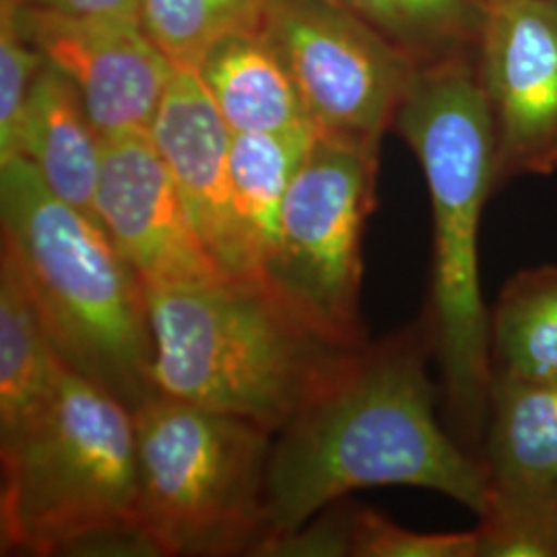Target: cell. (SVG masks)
I'll return each mask as SVG.
<instances>
[{"label": "cell", "instance_id": "obj_1", "mask_svg": "<svg viewBox=\"0 0 557 557\" xmlns=\"http://www.w3.org/2000/svg\"><path fill=\"white\" fill-rule=\"evenodd\" d=\"M430 359L423 329L370 341L333 388L278 430L267 471L271 535L380 485L432 490L481 515L485 469L442 428Z\"/></svg>", "mask_w": 557, "mask_h": 557}, {"label": "cell", "instance_id": "obj_2", "mask_svg": "<svg viewBox=\"0 0 557 557\" xmlns=\"http://www.w3.org/2000/svg\"><path fill=\"white\" fill-rule=\"evenodd\" d=\"M475 54L418 66L393 128L416 153L432 200V278L421 329L438 363L450 423L479 457L492 386L479 225L498 178Z\"/></svg>", "mask_w": 557, "mask_h": 557}, {"label": "cell", "instance_id": "obj_3", "mask_svg": "<svg viewBox=\"0 0 557 557\" xmlns=\"http://www.w3.org/2000/svg\"><path fill=\"white\" fill-rule=\"evenodd\" d=\"M158 395L250 419L277 434L333 388L370 343L304 317L262 278L147 289Z\"/></svg>", "mask_w": 557, "mask_h": 557}, {"label": "cell", "instance_id": "obj_4", "mask_svg": "<svg viewBox=\"0 0 557 557\" xmlns=\"http://www.w3.org/2000/svg\"><path fill=\"white\" fill-rule=\"evenodd\" d=\"M0 227L62 363L133 411L156 397L147 289L100 221L15 156L0 163Z\"/></svg>", "mask_w": 557, "mask_h": 557}, {"label": "cell", "instance_id": "obj_5", "mask_svg": "<svg viewBox=\"0 0 557 557\" xmlns=\"http://www.w3.org/2000/svg\"><path fill=\"white\" fill-rule=\"evenodd\" d=\"M2 556H64L139 517L135 411L64 366L52 400L0 442Z\"/></svg>", "mask_w": 557, "mask_h": 557}, {"label": "cell", "instance_id": "obj_6", "mask_svg": "<svg viewBox=\"0 0 557 557\" xmlns=\"http://www.w3.org/2000/svg\"><path fill=\"white\" fill-rule=\"evenodd\" d=\"M139 517L165 556H255L271 535L275 434L250 419L156 397L135 409Z\"/></svg>", "mask_w": 557, "mask_h": 557}, {"label": "cell", "instance_id": "obj_7", "mask_svg": "<svg viewBox=\"0 0 557 557\" xmlns=\"http://www.w3.org/2000/svg\"><path fill=\"white\" fill-rule=\"evenodd\" d=\"M376 174L379 149L319 133L283 200L277 248L262 277L304 317L349 343L370 341L359 292Z\"/></svg>", "mask_w": 557, "mask_h": 557}, {"label": "cell", "instance_id": "obj_8", "mask_svg": "<svg viewBox=\"0 0 557 557\" xmlns=\"http://www.w3.org/2000/svg\"><path fill=\"white\" fill-rule=\"evenodd\" d=\"M260 29L320 135L379 149L418 64L329 0H275Z\"/></svg>", "mask_w": 557, "mask_h": 557}, {"label": "cell", "instance_id": "obj_9", "mask_svg": "<svg viewBox=\"0 0 557 557\" xmlns=\"http://www.w3.org/2000/svg\"><path fill=\"white\" fill-rule=\"evenodd\" d=\"M478 75L496 135V178L557 170V0L487 7Z\"/></svg>", "mask_w": 557, "mask_h": 557}, {"label": "cell", "instance_id": "obj_10", "mask_svg": "<svg viewBox=\"0 0 557 557\" xmlns=\"http://www.w3.org/2000/svg\"><path fill=\"white\" fill-rule=\"evenodd\" d=\"M20 23L44 62L75 85L101 139L151 131L176 64L143 21L60 15L20 0Z\"/></svg>", "mask_w": 557, "mask_h": 557}, {"label": "cell", "instance_id": "obj_11", "mask_svg": "<svg viewBox=\"0 0 557 557\" xmlns=\"http://www.w3.org/2000/svg\"><path fill=\"white\" fill-rule=\"evenodd\" d=\"M96 220L145 289L225 275L202 246L174 176L149 133L101 139Z\"/></svg>", "mask_w": 557, "mask_h": 557}, {"label": "cell", "instance_id": "obj_12", "mask_svg": "<svg viewBox=\"0 0 557 557\" xmlns=\"http://www.w3.org/2000/svg\"><path fill=\"white\" fill-rule=\"evenodd\" d=\"M149 135L168 163L186 213L211 259L225 275L262 278L232 200L230 147L234 133L209 96L197 64L174 66Z\"/></svg>", "mask_w": 557, "mask_h": 557}, {"label": "cell", "instance_id": "obj_13", "mask_svg": "<svg viewBox=\"0 0 557 557\" xmlns=\"http://www.w3.org/2000/svg\"><path fill=\"white\" fill-rule=\"evenodd\" d=\"M479 460L487 492L557 498V379L492 380Z\"/></svg>", "mask_w": 557, "mask_h": 557}, {"label": "cell", "instance_id": "obj_14", "mask_svg": "<svg viewBox=\"0 0 557 557\" xmlns=\"http://www.w3.org/2000/svg\"><path fill=\"white\" fill-rule=\"evenodd\" d=\"M17 156L57 197L96 220L101 135L75 85L46 62L23 110Z\"/></svg>", "mask_w": 557, "mask_h": 557}, {"label": "cell", "instance_id": "obj_15", "mask_svg": "<svg viewBox=\"0 0 557 557\" xmlns=\"http://www.w3.org/2000/svg\"><path fill=\"white\" fill-rule=\"evenodd\" d=\"M197 69L232 133H275L312 122L287 64L260 27L223 36Z\"/></svg>", "mask_w": 557, "mask_h": 557}, {"label": "cell", "instance_id": "obj_16", "mask_svg": "<svg viewBox=\"0 0 557 557\" xmlns=\"http://www.w3.org/2000/svg\"><path fill=\"white\" fill-rule=\"evenodd\" d=\"M64 363L9 252H0V442L52 400Z\"/></svg>", "mask_w": 557, "mask_h": 557}, {"label": "cell", "instance_id": "obj_17", "mask_svg": "<svg viewBox=\"0 0 557 557\" xmlns=\"http://www.w3.org/2000/svg\"><path fill=\"white\" fill-rule=\"evenodd\" d=\"M319 137L312 122L275 133H234L230 184L239 227L259 262L260 277L278 242L281 209L292 180Z\"/></svg>", "mask_w": 557, "mask_h": 557}, {"label": "cell", "instance_id": "obj_18", "mask_svg": "<svg viewBox=\"0 0 557 557\" xmlns=\"http://www.w3.org/2000/svg\"><path fill=\"white\" fill-rule=\"evenodd\" d=\"M492 380L557 379V264L522 269L490 308Z\"/></svg>", "mask_w": 557, "mask_h": 557}, {"label": "cell", "instance_id": "obj_19", "mask_svg": "<svg viewBox=\"0 0 557 557\" xmlns=\"http://www.w3.org/2000/svg\"><path fill=\"white\" fill-rule=\"evenodd\" d=\"M370 25L418 66L478 52L481 0H329Z\"/></svg>", "mask_w": 557, "mask_h": 557}, {"label": "cell", "instance_id": "obj_20", "mask_svg": "<svg viewBox=\"0 0 557 557\" xmlns=\"http://www.w3.org/2000/svg\"><path fill=\"white\" fill-rule=\"evenodd\" d=\"M275 0H139L140 21L174 64H197L223 36L260 27Z\"/></svg>", "mask_w": 557, "mask_h": 557}, {"label": "cell", "instance_id": "obj_21", "mask_svg": "<svg viewBox=\"0 0 557 557\" xmlns=\"http://www.w3.org/2000/svg\"><path fill=\"white\" fill-rule=\"evenodd\" d=\"M478 557H557V499L487 492Z\"/></svg>", "mask_w": 557, "mask_h": 557}, {"label": "cell", "instance_id": "obj_22", "mask_svg": "<svg viewBox=\"0 0 557 557\" xmlns=\"http://www.w3.org/2000/svg\"><path fill=\"white\" fill-rule=\"evenodd\" d=\"M44 66L20 23V0L0 2V163L17 156L21 119Z\"/></svg>", "mask_w": 557, "mask_h": 557}, {"label": "cell", "instance_id": "obj_23", "mask_svg": "<svg viewBox=\"0 0 557 557\" xmlns=\"http://www.w3.org/2000/svg\"><path fill=\"white\" fill-rule=\"evenodd\" d=\"M356 557H478V533H419L374 510L356 508Z\"/></svg>", "mask_w": 557, "mask_h": 557}, {"label": "cell", "instance_id": "obj_24", "mask_svg": "<svg viewBox=\"0 0 557 557\" xmlns=\"http://www.w3.org/2000/svg\"><path fill=\"white\" fill-rule=\"evenodd\" d=\"M354 539L356 506H338L337 502L296 529L264 539L255 556H354Z\"/></svg>", "mask_w": 557, "mask_h": 557}, {"label": "cell", "instance_id": "obj_25", "mask_svg": "<svg viewBox=\"0 0 557 557\" xmlns=\"http://www.w3.org/2000/svg\"><path fill=\"white\" fill-rule=\"evenodd\" d=\"M27 7L73 17L140 20L139 0H21Z\"/></svg>", "mask_w": 557, "mask_h": 557}, {"label": "cell", "instance_id": "obj_26", "mask_svg": "<svg viewBox=\"0 0 557 557\" xmlns=\"http://www.w3.org/2000/svg\"><path fill=\"white\" fill-rule=\"evenodd\" d=\"M481 2H483V4H485V9H487V7H492V4H498V2H506V0H481Z\"/></svg>", "mask_w": 557, "mask_h": 557}]
</instances>
